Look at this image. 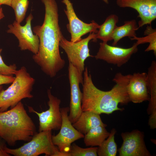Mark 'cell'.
<instances>
[{
	"label": "cell",
	"instance_id": "484cf974",
	"mask_svg": "<svg viewBox=\"0 0 156 156\" xmlns=\"http://www.w3.org/2000/svg\"><path fill=\"white\" fill-rule=\"evenodd\" d=\"M14 79L13 75L5 76L0 75V86L11 83Z\"/></svg>",
	"mask_w": 156,
	"mask_h": 156
},
{
	"label": "cell",
	"instance_id": "4fadbf2b",
	"mask_svg": "<svg viewBox=\"0 0 156 156\" xmlns=\"http://www.w3.org/2000/svg\"><path fill=\"white\" fill-rule=\"evenodd\" d=\"M122 144L118 150L120 156H151L144 140V134L138 130L122 133Z\"/></svg>",
	"mask_w": 156,
	"mask_h": 156
},
{
	"label": "cell",
	"instance_id": "603a6c76",
	"mask_svg": "<svg viewBox=\"0 0 156 156\" xmlns=\"http://www.w3.org/2000/svg\"><path fill=\"white\" fill-rule=\"evenodd\" d=\"M29 4L28 0H12L10 6L14 10L15 21L18 23L25 18Z\"/></svg>",
	"mask_w": 156,
	"mask_h": 156
},
{
	"label": "cell",
	"instance_id": "7a4b0ae2",
	"mask_svg": "<svg viewBox=\"0 0 156 156\" xmlns=\"http://www.w3.org/2000/svg\"><path fill=\"white\" fill-rule=\"evenodd\" d=\"M130 74L116 73L112 81L116 84L108 91L98 88L94 84L87 68L83 72L81 108L82 111L92 112L99 114H109L116 111H122L118 105L127 104L130 102L127 86Z\"/></svg>",
	"mask_w": 156,
	"mask_h": 156
},
{
	"label": "cell",
	"instance_id": "8992f818",
	"mask_svg": "<svg viewBox=\"0 0 156 156\" xmlns=\"http://www.w3.org/2000/svg\"><path fill=\"white\" fill-rule=\"evenodd\" d=\"M96 33H90L88 36L75 42L66 39L63 36L59 45L65 51L70 62L73 65L80 73L82 74L85 68L84 62L86 59L93 57L90 53L88 44L92 40L94 41Z\"/></svg>",
	"mask_w": 156,
	"mask_h": 156
},
{
	"label": "cell",
	"instance_id": "7c38bea8",
	"mask_svg": "<svg viewBox=\"0 0 156 156\" xmlns=\"http://www.w3.org/2000/svg\"><path fill=\"white\" fill-rule=\"evenodd\" d=\"M62 2L66 5L64 12L67 16L68 23L67 25V29L70 34V41L73 42L79 41L81 37L90 33H96L99 25L92 20L90 23H84L77 16L69 0H63Z\"/></svg>",
	"mask_w": 156,
	"mask_h": 156
},
{
	"label": "cell",
	"instance_id": "f546056e",
	"mask_svg": "<svg viewBox=\"0 0 156 156\" xmlns=\"http://www.w3.org/2000/svg\"><path fill=\"white\" fill-rule=\"evenodd\" d=\"M105 3L108 4L109 3V0H102Z\"/></svg>",
	"mask_w": 156,
	"mask_h": 156
},
{
	"label": "cell",
	"instance_id": "2e32d148",
	"mask_svg": "<svg viewBox=\"0 0 156 156\" xmlns=\"http://www.w3.org/2000/svg\"><path fill=\"white\" fill-rule=\"evenodd\" d=\"M72 125L83 135L92 128L100 126L106 127L107 126L102 122L100 114L89 111H83L77 120Z\"/></svg>",
	"mask_w": 156,
	"mask_h": 156
},
{
	"label": "cell",
	"instance_id": "8fae6325",
	"mask_svg": "<svg viewBox=\"0 0 156 156\" xmlns=\"http://www.w3.org/2000/svg\"><path fill=\"white\" fill-rule=\"evenodd\" d=\"M68 76L70 87V98L68 118L72 124L75 122L82 112L81 102L82 93L80 83L83 81L82 74L72 64L69 62Z\"/></svg>",
	"mask_w": 156,
	"mask_h": 156
},
{
	"label": "cell",
	"instance_id": "cb8c5ba5",
	"mask_svg": "<svg viewBox=\"0 0 156 156\" xmlns=\"http://www.w3.org/2000/svg\"><path fill=\"white\" fill-rule=\"evenodd\" d=\"M97 149L96 147L82 148L74 143L71 145L68 153L70 156H97Z\"/></svg>",
	"mask_w": 156,
	"mask_h": 156
},
{
	"label": "cell",
	"instance_id": "30bf717a",
	"mask_svg": "<svg viewBox=\"0 0 156 156\" xmlns=\"http://www.w3.org/2000/svg\"><path fill=\"white\" fill-rule=\"evenodd\" d=\"M136 43L129 48H125L111 46L107 42L99 44V50L94 57L96 60H103L107 63L120 67L127 63L132 55L138 50Z\"/></svg>",
	"mask_w": 156,
	"mask_h": 156
},
{
	"label": "cell",
	"instance_id": "6da1fadb",
	"mask_svg": "<svg viewBox=\"0 0 156 156\" xmlns=\"http://www.w3.org/2000/svg\"><path fill=\"white\" fill-rule=\"evenodd\" d=\"M45 10L44 21L41 25L33 27L32 31L39 38L37 53L32 58L42 70L51 78L64 66L65 60L61 57L59 44L63 36L59 24L58 8L55 0H41Z\"/></svg>",
	"mask_w": 156,
	"mask_h": 156
},
{
	"label": "cell",
	"instance_id": "52a82bcc",
	"mask_svg": "<svg viewBox=\"0 0 156 156\" xmlns=\"http://www.w3.org/2000/svg\"><path fill=\"white\" fill-rule=\"evenodd\" d=\"M49 109L44 111L39 112L33 108L28 106L29 111L36 114L39 120V132L57 130L61 128L62 118L60 110L61 100L51 94V89H48Z\"/></svg>",
	"mask_w": 156,
	"mask_h": 156
},
{
	"label": "cell",
	"instance_id": "e0dca14e",
	"mask_svg": "<svg viewBox=\"0 0 156 156\" xmlns=\"http://www.w3.org/2000/svg\"><path fill=\"white\" fill-rule=\"evenodd\" d=\"M118 20V17L116 14H111L108 16L103 23L99 25L94 42L97 39L106 42L112 40V36Z\"/></svg>",
	"mask_w": 156,
	"mask_h": 156
},
{
	"label": "cell",
	"instance_id": "d6986e66",
	"mask_svg": "<svg viewBox=\"0 0 156 156\" xmlns=\"http://www.w3.org/2000/svg\"><path fill=\"white\" fill-rule=\"evenodd\" d=\"M139 29L134 19L126 21L123 25L117 26L112 36L113 46L116 45L119 41L124 37L127 36L130 39L136 36V31Z\"/></svg>",
	"mask_w": 156,
	"mask_h": 156
},
{
	"label": "cell",
	"instance_id": "f1b7e54d",
	"mask_svg": "<svg viewBox=\"0 0 156 156\" xmlns=\"http://www.w3.org/2000/svg\"><path fill=\"white\" fill-rule=\"evenodd\" d=\"M4 17V14L3 12L2 9L0 11V20L3 18Z\"/></svg>",
	"mask_w": 156,
	"mask_h": 156
},
{
	"label": "cell",
	"instance_id": "277c9868",
	"mask_svg": "<svg viewBox=\"0 0 156 156\" xmlns=\"http://www.w3.org/2000/svg\"><path fill=\"white\" fill-rule=\"evenodd\" d=\"M14 75L11 84L6 89L0 91V112L13 108L24 99L33 97L31 92L35 80L26 68L21 67Z\"/></svg>",
	"mask_w": 156,
	"mask_h": 156
},
{
	"label": "cell",
	"instance_id": "9a60e30c",
	"mask_svg": "<svg viewBox=\"0 0 156 156\" xmlns=\"http://www.w3.org/2000/svg\"><path fill=\"white\" fill-rule=\"evenodd\" d=\"M127 91L130 101L133 103H140L149 101L147 73H137L130 74Z\"/></svg>",
	"mask_w": 156,
	"mask_h": 156
},
{
	"label": "cell",
	"instance_id": "d4e9b609",
	"mask_svg": "<svg viewBox=\"0 0 156 156\" xmlns=\"http://www.w3.org/2000/svg\"><path fill=\"white\" fill-rule=\"evenodd\" d=\"M2 49H0V75L5 76L14 75L17 70L16 64L6 65L3 61L1 54Z\"/></svg>",
	"mask_w": 156,
	"mask_h": 156
},
{
	"label": "cell",
	"instance_id": "1f68e13d",
	"mask_svg": "<svg viewBox=\"0 0 156 156\" xmlns=\"http://www.w3.org/2000/svg\"><path fill=\"white\" fill-rule=\"evenodd\" d=\"M1 5L0 4V11L2 9V8L1 7Z\"/></svg>",
	"mask_w": 156,
	"mask_h": 156
},
{
	"label": "cell",
	"instance_id": "7402d4cb",
	"mask_svg": "<svg viewBox=\"0 0 156 156\" xmlns=\"http://www.w3.org/2000/svg\"><path fill=\"white\" fill-rule=\"evenodd\" d=\"M144 37H138L137 36L130 38L131 40H136L138 45L149 43L148 47L145 50V52L153 51L154 55H156V29H153L151 25H147L144 32Z\"/></svg>",
	"mask_w": 156,
	"mask_h": 156
},
{
	"label": "cell",
	"instance_id": "9c48e42d",
	"mask_svg": "<svg viewBox=\"0 0 156 156\" xmlns=\"http://www.w3.org/2000/svg\"><path fill=\"white\" fill-rule=\"evenodd\" d=\"M33 18L30 13L27 18L24 26L14 21L12 24L8 25L7 32L13 34L17 38L21 50H27L35 54L38 50L39 40L37 35L34 34L31 29V22Z\"/></svg>",
	"mask_w": 156,
	"mask_h": 156
},
{
	"label": "cell",
	"instance_id": "ba28073f",
	"mask_svg": "<svg viewBox=\"0 0 156 156\" xmlns=\"http://www.w3.org/2000/svg\"><path fill=\"white\" fill-rule=\"evenodd\" d=\"M60 110L62 118V125L59 133L56 135H52V140L60 151L68 153L71 144L83 138L84 135L74 127L69 120L68 115L69 107L60 108Z\"/></svg>",
	"mask_w": 156,
	"mask_h": 156
},
{
	"label": "cell",
	"instance_id": "3957f363",
	"mask_svg": "<svg viewBox=\"0 0 156 156\" xmlns=\"http://www.w3.org/2000/svg\"><path fill=\"white\" fill-rule=\"evenodd\" d=\"M36 133L35 125L21 101L0 112V137L9 146H14L18 141L28 142Z\"/></svg>",
	"mask_w": 156,
	"mask_h": 156
},
{
	"label": "cell",
	"instance_id": "4316f807",
	"mask_svg": "<svg viewBox=\"0 0 156 156\" xmlns=\"http://www.w3.org/2000/svg\"><path fill=\"white\" fill-rule=\"evenodd\" d=\"M5 146L0 140V156H9L10 155L4 150Z\"/></svg>",
	"mask_w": 156,
	"mask_h": 156
},
{
	"label": "cell",
	"instance_id": "44dd1931",
	"mask_svg": "<svg viewBox=\"0 0 156 156\" xmlns=\"http://www.w3.org/2000/svg\"><path fill=\"white\" fill-rule=\"evenodd\" d=\"M116 130L112 129L109 136L98 147L97 153L99 156H115L118 151L117 145L114 140Z\"/></svg>",
	"mask_w": 156,
	"mask_h": 156
},
{
	"label": "cell",
	"instance_id": "5b68a950",
	"mask_svg": "<svg viewBox=\"0 0 156 156\" xmlns=\"http://www.w3.org/2000/svg\"><path fill=\"white\" fill-rule=\"evenodd\" d=\"M51 131L36 133L31 140L21 146L12 149L5 146V151L14 156H38L44 154L47 156H69L68 153L60 151L52 140Z\"/></svg>",
	"mask_w": 156,
	"mask_h": 156
},
{
	"label": "cell",
	"instance_id": "83f0119b",
	"mask_svg": "<svg viewBox=\"0 0 156 156\" xmlns=\"http://www.w3.org/2000/svg\"><path fill=\"white\" fill-rule=\"evenodd\" d=\"M12 0H0V4L10 6Z\"/></svg>",
	"mask_w": 156,
	"mask_h": 156
},
{
	"label": "cell",
	"instance_id": "5bb4252c",
	"mask_svg": "<svg viewBox=\"0 0 156 156\" xmlns=\"http://www.w3.org/2000/svg\"><path fill=\"white\" fill-rule=\"evenodd\" d=\"M118 6L133 8L138 14L140 20L139 28L146 25H151L156 18V0H116Z\"/></svg>",
	"mask_w": 156,
	"mask_h": 156
},
{
	"label": "cell",
	"instance_id": "ac0fdd59",
	"mask_svg": "<svg viewBox=\"0 0 156 156\" xmlns=\"http://www.w3.org/2000/svg\"><path fill=\"white\" fill-rule=\"evenodd\" d=\"M147 81L148 90L150 95L147 109L148 114L156 113V62L153 61L148 68Z\"/></svg>",
	"mask_w": 156,
	"mask_h": 156
},
{
	"label": "cell",
	"instance_id": "ffe728a7",
	"mask_svg": "<svg viewBox=\"0 0 156 156\" xmlns=\"http://www.w3.org/2000/svg\"><path fill=\"white\" fill-rule=\"evenodd\" d=\"M109 134L104 126H100L92 128L85 135L84 144L86 146H100Z\"/></svg>",
	"mask_w": 156,
	"mask_h": 156
},
{
	"label": "cell",
	"instance_id": "4dcf8cb0",
	"mask_svg": "<svg viewBox=\"0 0 156 156\" xmlns=\"http://www.w3.org/2000/svg\"><path fill=\"white\" fill-rule=\"evenodd\" d=\"M3 86L2 85L0 86V91L2 89Z\"/></svg>",
	"mask_w": 156,
	"mask_h": 156
}]
</instances>
